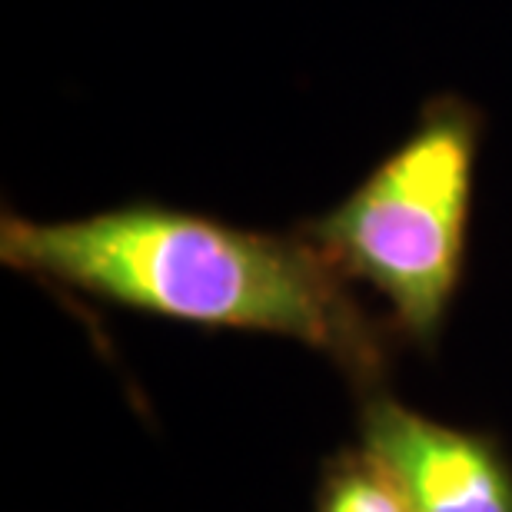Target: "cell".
<instances>
[{
  "mask_svg": "<svg viewBox=\"0 0 512 512\" xmlns=\"http://www.w3.org/2000/svg\"><path fill=\"white\" fill-rule=\"evenodd\" d=\"M356 446L409 512H512V463L493 436L429 419L383 386L363 393Z\"/></svg>",
  "mask_w": 512,
  "mask_h": 512,
  "instance_id": "3",
  "label": "cell"
},
{
  "mask_svg": "<svg viewBox=\"0 0 512 512\" xmlns=\"http://www.w3.org/2000/svg\"><path fill=\"white\" fill-rule=\"evenodd\" d=\"M316 512H409V506L383 469L356 446L326 463L316 489Z\"/></svg>",
  "mask_w": 512,
  "mask_h": 512,
  "instance_id": "4",
  "label": "cell"
},
{
  "mask_svg": "<svg viewBox=\"0 0 512 512\" xmlns=\"http://www.w3.org/2000/svg\"><path fill=\"white\" fill-rule=\"evenodd\" d=\"M0 260L160 320L303 343L360 393L389 366V333L306 233L280 237L143 200L70 220L4 213Z\"/></svg>",
  "mask_w": 512,
  "mask_h": 512,
  "instance_id": "1",
  "label": "cell"
},
{
  "mask_svg": "<svg viewBox=\"0 0 512 512\" xmlns=\"http://www.w3.org/2000/svg\"><path fill=\"white\" fill-rule=\"evenodd\" d=\"M479 120L463 100H433L396 150L303 233L389 306V330L429 350L466 266Z\"/></svg>",
  "mask_w": 512,
  "mask_h": 512,
  "instance_id": "2",
  "label": "cell"
}]
</instances>
